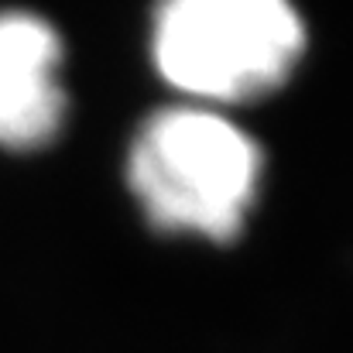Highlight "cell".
Wrapping results in <instances>:
<instances>
[{"instance_id":"7a4b0ae2","label":"cell","mask_w":353,"mask_h":353,"mask_svg":"<svg viewBox=\"0 0 353 353\" xmlns=\"http://www.w3.org/2000/svg\"><path fill=\"white\" fill-rule=\"evenodd\" d=\"M309 52V24L285 0H168L151 17L158 76L196 107L278 93Z\"/></svg>"},{"instance_id":"6da1fadb","label":"cell","mask_w":353,"mask_h":353,"mask_svg":"<svg viewBox=\"0 0 353 353\" xmlns=\"http://www.w3.org/2000/svg\"><path fill=\"white\" fill-rule=\"evenodd\" d=\"M264 182L261 144L223 110L179 103L141 120L127 148V189L161 234L234 243Z\"/></svg>"},{"instance_id":"3957f363","label":"cell","mask_w":353,"mask_h":353,"mask_svg":"<svg viewBox=\"0 0 353 353\" xmlns=\"http://www.w3.org/2000/svg\"><path fill=\"white\" fill-rule=\"evenodd\" d=\"M65 45L34 10H0V151L48 148L69 117Z\"/></svg>"}]
</instances>
